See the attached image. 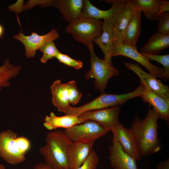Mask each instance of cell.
Segmentation results:
<instances>
[{"instance_id": "1", "label": "cell", "mask_w": 169, "mask_h": 169, "mask_svg": "<svg viewBox=\"0 0 169 169\" xmlns=\"http://www.w3.org/2000/svg\"><path fill=\"white\" fill-rule=\"evenodd\" d=\"M158 114L149 106L147 113L143 119L136 115L131 124L132 131L141 156H146L159 151L161 148L158 138Z\"/></svg>"}, {"instance_id": "2", "label": "cell", "mask_w": 169, "mask_h": 169, "mask_svg": "<svg viewBox=\"0 0 169 169\" xmlns=\"http://www.w3.org/2000/svg\"><path fill=\"white\" fill-rule=\"evenodd\" d=\"M45 140V144L39 150L45 163L53 169H69L67 151L72 141L60 130L48 133Z\"/></svg>"}, {"instance_id": "3", "label": "cell", "mask_w": 169, "mask_h": 169, "mask_svg": "<svg viewBox=\"0 0 169 169\" xmlns=\"http://www.w3.org/2000/svg\"><path fill=\"white\" fill-rule=\"evenodd\" d=\"M144 90L143 86L141 83L134 90L127 93L117 94L102 93L92 100L81 106L74 107L70 106L65 114L78 116L85 112L120 106L132 98L141 97Z\"/></svg>"}, {"instance_id": "4", "label": "cell", "mask_w": 169, "mask_h": 169, "mask_svg": "<svg viewBox=\"0 0 169 169\" xmlns=\"http://www.w3.org/2000/svg\"><path fill=\"white\" fill-rule=\"evenodd\" d=\"M31 147L29 140L11 130L0 133V156L7 162L12 164L22 163L25 155Z\"/></svg>"}, {"instance_id": "5", "label": "cell", "mask_w": 169, "mask_h": 169, "mask_svg": "<svg viewBox=\"0 0 169 169\" xmlns=\"http://www.w3.org/2000/svg\"><path fill=\"white\" fill-rule=\"evenodd\" d=\"M104 21L90 18L80 17L66 27L65 32L74 39L88 47L94 38L102 32Z\"/></svg>"}, {"instance_id": "6", "label": "cell", "mask_w": 169, "mask_h": 169, "mask_svg": "<svg viewBox=\"0 0 169 169\" xmlns=\"http://www.w3.org/2000/svg\"><path fill=\"white\" fill-rule=\"evenodd\" d=\"M88 48L90 56L91 68L85 74V78L87 80L94 78L95 89L101 93H105L109 80L118 75L119 71L105 59H100L97 56L94 50L93 43Z\"/></svg>"}, {"instance_id": "7", "label": "cell", "mask_w": 169, "mask_h": 169, "mask_svg": "<svg viewBox=\"0 0 169 169\" xmlns=\"http://www.w3.org/2000/svg\"><path fill=\"white\" fill-rule=\"evenodd\" d=\"M64 131L72 141L83 143L95 142L110 131L92 120L76 124Z\"/></svg>"}, {"instance_id": "8", "label": "cell", "mask_w": 169, "mask_h": 169, "mask_svg": "<svg viewBox=\"0 0 169 169\" xmlns=\"http://www.w3.org/2000/svg\"><path fill=\"white\" fill-rule=\"evenodd\" d=\"M127 0H108L105 2L111 3L112 7L106 10H100L94 6L89 0H83L81 17L103 19L111 22L114 25L121 10Z\"/></svg>"}, {"instance_id": "9", "label": "cell", "mask_w": 169, "mask_h": 169, "mask_svg": "<svg viewBox=\"0 0 169 169\" xmlns=\"http://www.w3.org/2000/svg\"><path fill=\"white\" fill-rule=\"evenodd\" d=\"M117 56H125L136 61L145 67L149 74L155 78H160L164 71L163 68L151 64L147 58L140 53L137 46L120 43H114L111 57Z\"/></svg>"}, {"instance_id": "10", "label": "cell", "mask_w": 169, "mask_h": 169, "mask_svg": "<svg viewBox=\"0 0 169 169\" xmlns=\"http://www.w3.org/2000/svg\"><path fill=\"white\" fill-rule=\"evenodd\" d=\"M59 36L57 29L53 28L46 34L38 35L35 32L31 33L29 36L24 35L22 32L15 35L13 38L21 42L25 47V55L28 58L34 57L36 50L47 42L58 39Z\"/></svg>"}, {"instance_id": "11", "label": "cell", "mask_w": 169, "mask_h": 169, "mask_svg": "<svg viewBox=\"0 0 169 169\" xmlns=\"http://www.w3.org/2000/svg\"><path fill=\"white\" fill-rule=\"evenodd\" d=\"M120 106L83 113L79 116L86 120L94 121L106 129L111 131L119 122L118 118Z\"/></svg>"}, {"instance_id": "12", "label": "cell", "mask_w": 169, "mask_h": 169, "mask_svg": "<svg viewBox=\"0 0 169 169\" xmlns=\"http://www.w3.org/2000/svg\"><path fill=\"white\" fill-rule=\"evenodd\" d=\"M111 131L125 153L136 161L141 159L135 138L130 128H126L119 122Z\"/></svg>"}, {"instance_id": "13", "label": "cell", "mask_w": 169, "mask_h": 169, "mask_svg": "<svg viewBox=\"0 0 169 169\" xmlns=\"http://www.w3.org/2000/svg\"><path fill=\"white\" fill-rule=\"evenodd\" d=\"M127 69L137 75L154 93L169 102V88L168 85L163 84L161 81L144 71L136 63L127 62L125 64Z\"/></svg>"}, {"instance_id": "14", "label": "cell", "mask_w": 169, "mask_h": 169, "mask_svg": "<svg viewBox=\"0 0 169 169\" xmlns=\"http://www.w3.org/2000/svg\"><path fill=\"white\" fill-rule=\"evenodd\" d=\"M109 151L110 163L113 169H138L136 161L123 151L119 142L114 137Z\"/></svg>"}, {"instance_id": "15", "label": "cell", "mask_w": 169, "mask_h": 169, "mask_svg": "<svg viewBox=\"0 0 169 169\" xmlns=\"http://www.w3.org/2000/svg\"><path fill=\"white\" fill-rule=\"evenodd\" d=\"M95 142L89 143L73 142L67 151L69 169H77L85 161L93 150Z\"/></svg>"}, {"instance_id": "16", "label": "cell", "mask_w": 169, "mask_h": 169, "mask_svg": "<svg viewBox=\"0 0 169 169\" xmlns=\"http://www.w3.org/2000/svg\"><path fill=\"white\" fill-rule=\"evenodd\" d=\"M144 90L141 97L143 101L151 105L159 115V118L167 122L169 121V102L153 92L141 79Z\"/></svg>"}, {"instance_id": "17", "label": "cell", "mask_w": 169, "mask_h": 169, "mask_svg": "<svg viewBox=\"0 0 169 169\" xmlns=\"http://www.w3.org/2000/svg\"><path fill=\"white\" fill-rule=\"evenodd\" d=\"M114 25L107 20H104L102 31L100 35L93 40L101 49L104 56V59L112 65L111 54L113 48V38Z\"/></svg>"}, {"instance_id": "18", "label": "cell", "mask_w": 169, "mask_h": 169, "mask_svg": "<svg viewBox=\"0 0 169 169\" xmlns=\"http://www.w3.org/2000/svg\"><path fill=\"white\" fill-rule=\"evenodd\" d=\"M53 5L59 9L63 18L70 23L81 17L83 0H54Z\"/></svg>"}, {"instance_id": "19", "label": "cell", "mask_w": 169, "mask_h": 169, "mask_svg": "<svg viewBox=\"0 0 169 169\" xmlns=\"http://www.w3.org/2000/svg\"><path fill=\"white\" fill-rule=\"evenodd\" d=\"M136 10L127 0L121 10L114 25L113 43H123L126 28Z\"/></svg>"}, {"instance_id": "20", "label": "cell", "mask_w": 169, "mask_h": 169, "mask_svg": "<svg viewBox=\"0 0 169 169\" xmlns=\"http://www.w3.org/2000/svg\"><path fill=\"white\" fill-rule=\"evenodd\" d=\"M44 121V127L49 130H53L59 128L68 129L87 120L79 116L71 115L58 116L51 112L49 115L46 116Z\"/></svg>"}, {"instance_id": "21", "label": "cell", "mask_w": 169, "mask_h": 169, "mask_svg": "<svg viewBox=\"0 0 169 169\" xmlns=\"http://www.w3.org/2000/svg\"><path fill=\"white\" fill-rule=\"evenodd\" d=\"M50 89L53 104L59 111L65 113L70 106L66 84L59 79L53 82Z\"/></svg>"}, {"instance_id": "22", "label": "cell", "mask_w": 169, "mask_h": 169, "mask_svg": "<svg viewBox=\"0 0 169 169\" xmlns=\"http://www.w3.org/2000/svg\"><path fill=\"white\" fill-rule=\"evenodd\" d=\"M169 47V33L156 32L149 38L140 49L141 53L159 55L160 52Z\"/></svg>"}, {"instance_id": "23", "label": "cell", "mask_w": 169, "mask_h": 169, "mask_svg": "<svg viewBox=\"0 0 169 169\" xmlns=\"http://www.w3.org/2000/svg\"><path fill=\"white\" fill-rule=\"evenodd\" d=\"M134 9L143 13L151 20H158L161 5V0H130Z\"/></svg>"}, {"instance_id": "24", "label": "cell", "mask_w": 169, "mask_h": 169, "mask_svg": "<svg viewBox=\"0 0 169 169\" xmlns=\"http://www.w3.org/2000/svg\"><path fill=\"white\" fill-rule=\"evenodd\" d=\"M141 12L136 10L134 13L126 28L123 44L137 46L141 31Z\"/></svg>"}, {"instance_id": "25", "label": "cell", "mask_w": 169, "mask_h": 169, "mask_svg": "<svg viewBox=\"0 0 169 169\" xmlns=\"http://www.w3.org/2000/svg\"><path fill=\"white\" fill-rule=\"evenodd\" d=\"M21 69V66H14L9 59H6L3 64L0 66V90L3 87H9L10 79L16 77Z\"/></svg>"}, {"instance_id": "26", "label": "cell", "mask_w": 169, "mask_h": 169, "mask_svg": "<svg viewBox=\"0 0 169 169\" xmlns=\"http://www.w3.org/2000/svg\"><path fill=\"white\" fill-rule=\"evenodd\" d=\"M141 53L145 56L149 60H154L159 63L164 67V71L160 78L165 80L169 79V54L163 55H153L143 53Z\"/></svg>"}, {"instance_id": "27", "label": "cell", "mask_w": 169, "mask_h": 169, "mask_svg": "<svg viewBox=\"0 0 169 169\" xmlns=\"http://www.w3.org/2000/svg\"><path fill=\"white\" fill-rule=\"evenodd\" d=\"M38 50L42 52L43 55L40 59L41 62L45 63L49 60L55 57L60 52L53 41L46 43L40 47Z\"/></svg>"}, {"instance_id": "28", "label": "cell", "mask_w": 169, "mask_h": 169, "mask_svg": "<svg viewBox=\"0 0 169 169\" xmlns=\"http://www.w3.org/2000/svg\"><path fill=\"white\" fill-rule=\"evenodd\" d=\"M65 84L69 104L75 105L79 102L81 99L82 93L77 88L76 83L75 80L69 81Z\"/></svg>"}, {"instance_id": "29", "label": "cell", "mask_w": 169, "mask_h": 169, "mask_svg": "<svg viewBox=\"0 0 169 169\" xmlns=\"http://www.w3.org/2000/svg\"><path fill=\"white\" fill-rule=\"evenodd\" d=\"M55 58L59 62L73 67L76 70L81 69L83 66V63L80 60L74 59L67 54H62L60 52L56 55Z\"/></svg>"}, {"instance_id": "30", "label": "cell", "mask_w": 169, "mask_h": 169, "mask_svg": "<svg viewBox=\"0 0 169 169\" xmlns=\"http://www.w3.org/2000/svg\"><path fill=\"white\" fill-rule=\"evenodd\" d=\"M157 25V32L164 33H169V11L159 14Z\"/></svg>"}, {"instance_id": "31", "label": "cell", "mask_w": 169, "mask_h": 169, "mask_svg": "<svg viewBox=\"0 0 169 169\" xmlns=\"http://www.w3.org/2000/svg\"><path fill=\"white\" fill-rule=\"evenodd\" d=\"M99 161L97 154L93 150L85 161L77 169H96Z\"/></svg>"}, {"instance_id": "32", "label": "cell", "mask_w": 169, "mask_h": 169, "mask_svg": "<svg viewBox=\"0 0 169 169\" xmlns=\"http://www.w3.org/2000/svg\"><path fill=\"white\" fill-rule=\"evenodd\" d=\"M156 169H169V158L159 162L156 165Z\"/></svg>"}, {"instance_id": "33", "label": "cell", "mask_w": 169, "mask_h": 169, "mask_svg": "<svg viewBox=\"0 0 169 169\" xmlns=\"http://www.w3.org/2000/svg\"><path fill=\"white\" fill-rule=\"evenodd\" d=\"M169 11V2L168 1L161 0L160 14Z\"/></svg>"}, {"instance_id": "34", "label": "cell", "mask_w": 169, "mask_h": 169, "mask_svg": "<svg viewBox=\"0 0 169 169\" xmlns=\"http://www.w3.org/2000/svg\"><path fill=\"white\" fill-rule=\"evenodd\" d=\"M33 169H53L45 163H40L34 165Z\"/></svg>"}, {"instance_id": "35", "label": "cell", "mask_w": 169, "mask_h": 169, "mask_svg": "<svg viewBox=\"0 0 169 169\" xmlns=\"http://www.w3.org/2000/svg\"><path fill=\"white\" fill-rule=\"evenodd\" d=\"M4 32L3 27L0 24V38L3 35Z\"/></svg>"}, {"instance_id": "36", "label": "cell", "mask_w": 169, "mask_h": 169, "mask_svg": "<svg viewBox=\"0 0 169 169\" xmlns=\"http://www.w3.org/2000/svg\"><path fill=\"white\" fill-rule=\"evenodd\" d=\"M0 169H6V168L3 165L0 164Z\"/></svg>"}]
</instances>
